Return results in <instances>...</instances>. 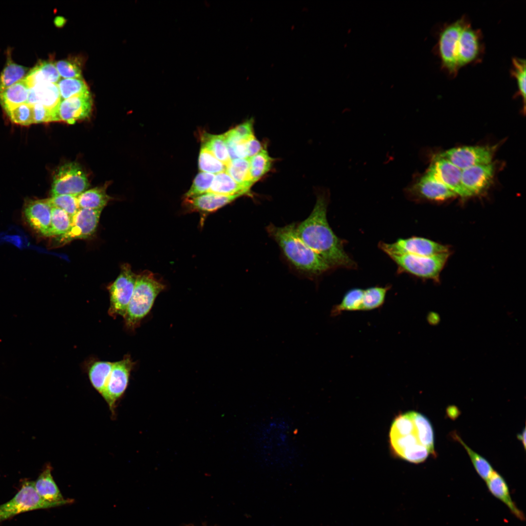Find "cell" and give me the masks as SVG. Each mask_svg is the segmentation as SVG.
Masks as SVG:
<instances>
[{
	"label": "cell",
	"mask_w": 526,
	"mask_h": 526,
	"mask_svg": "<svg viewBox=\"0 0 526 526\" xmlns=\"http://www.w3.org/2000/svg\"><path fill=\"white\" fill-rule=\"evenodd\" d=\"M241 196V195H224L207 192L195 197L185 198L184 204L189 210L206 215L217 210Z\"/></svg>",
	"instance_id": "44dd1931"
},
{
	"label": "cell",
	"mask_w": 526,
	"mask_h": 526,
	"mask_svg": "<svg viewBox=\"0 0 526 526\" xmlns=\"http://www.w3.org/2000/svg\"><path fill=\"white\" fill-rule=\"evenodd\" d=\"M364 290L353 288L349 290L343 297L341 302L333 306L331 310V316L336 317L345 311L361 310Z\"/></svg>",
	"instance_id": "1f68e13d"
},
{
	"label": "cell",
	"mask_w": 526,
	"mask_h": 526,
	"mask_svg": "<svg viewBox=\"0 0 526 526\" xmlns=\"http://www.w3.org/2000/svg\"><path fill=\"white\" fill-rule=\"evenodd\" d=\"M47 200L52 207L59 208L64 210L72 218L80 209L77 196L60 195L52 196Z\"/></svg>",
	"instance_id": "60d3db41"
},
{
	"label": "cell",
	"mask_w": 526,
	"mask_h": 526,
	"mask_svg": "<svg viewBox=\"0 0 526 526\" xmlns=\"http://www.w3.org/2000/svg\"><path fill=\"white\" fill-rule=\"evenodd\" d=\"M207 192L224 195L244 196L250 195V189L237 183L225 171L216 174Z\"/></svg>",
	"instance_id": "4316f807"
},
{
	"label": "cell",
	"mask_w": 526,
	"mask_h": 526,
	"mask_svg": "<svg viewBox=\"0 0 526 526\" xmlns=\"http://www.w3.org/2000/svg\"><path fill=\"white\" fill-rule=\"evenodd\" d=\"M61 99L57 84L42 83L29 88L27 103L32 105L40 104L51 110L56 121H58L56 111Z\"/></svg>",
	"instance_id": "603a6c76"
},
{
	"label": "cell",
	"mask_w": 526,
	"mask_h": 526,
	"mask_svg": "<svg viewBox=\"0 0 526 526\" xmlns=\"http://www.w3.org/2000/svg\"><path fill=\"white\" fill-rule=\"evenodd\" d=\"M55 65L60 76L63 78L82 77V66L78 58H68L57 61Z\"/></svg>",
	"instance_id": "b9f144b4"
},
{
	"label": "cell",
	"mask_w": 526,
	"mask_h": 526,
	"mask_svg": "<svg viewBox=\"0 0 526 526\" xmlns=\"http://www.w3.org/2000/svg\"><path fill=\"white\" fill-rule=\"evenodd\" d=\"M327 199L319 195L310 215L296 225L299 237L332 267L352 268L355 263L345 251L342 243L327 219Z\"/></svg>",
	"instance_id": "6da1fadb"
},
{
	"label": "cell",
	"mask_w": 526,
	"mask_h": 526,
	"mask_svg": "<svg viewBox=\"0 0 526 526\" xmlns=\"http://www.w3.org/2000/svg\"><path fill=\"white\" fill-rule=\"evenodd\" d=\"M137 275L127 263L122 265L119 275L108 287L110 294L109 315L115 318L125 316L131 299L136 280Z\"/></svg>",
	"instance_id": "ba28073f"
},
{
	"label": "cell",
	"mask_w": 526,
	"mask_h": 526,
	"mask_svg": "<svg viewBox=\"0 0 526 526\" xmlns=\"http://www.w3.org/2000/svg\"><path fill=\"white\" fill-rule=\"evenodd\" d=\"M296 227L295 223L281 227L270 225L267 230L285 257L298 270L309 275H319L330 269L324 261L299 237Z\"/></svg>",
	"instance_id": "3957f363"
},
{
	"label": "cell",
	"mask_w": 526,
	"mask_h": 526,
	"mask_svg": "<svg viewBox=\"0 0 526 526\" xmlns=\"http://www.w3.org/2000/svg\"><path fill=\"white\" fill-rule=\"evenodd\" d=\"M226 171L237 183L248 189L254 184L250 176L248 158L231 160Z\"/></svg>",
	"instance_id": "4dcf8cb0"
},
{
	"label": "cell",
	"mask_w": 526,
	"mask_h": 526,
	"mask_svg": "<svg viewBox=\"0 0 526 526\" xmlns=\"http://www.w3.org/2000/svg\"><path fill=\"white\" fill-rule=\"evenodd\" d=\"M273 161V159L264 149L254 156L249 158L250 176L253 183L258 181L270 170Z\"/></svg>",
	"instance_id": "836d02e7"
},
{
	"label": "cell",
	"mask_w": 526,
	"mask_h": 526,
	"mask_svg": "<svg viewBox=\"0 0 526 526\" xmlns=\"http://www.w3.org/2000/svg\"><path fill=\"white\" fill-rule=\"evenodd\" d=\"M494 172L492 163L469 167L462 170V184L470 196L479 194L490 185Z\"/></svg>",
	"instance_id": "d6986e66"
},
{
	"label": "cell",
	"mask_w": 526,
	"mask_h": 526,
	"mask_svg": "<svg viewBox=\"0 0 526 526\" xmlns=\"http://www.w3.org/2000/svg\"><path fill=\"white\" fill-rule=\"evenodd\" d=\"M213 174L201 172L195 177L190 189L185 194V198H192L206 193L213 182Z\"/></svg>",
	"instance_id": "7bdbcfd3"
},
{
	"label": "cell",
	"mask_w": 526,
	"mask_h": 526,
	"mask_svg": "<svg viewBox=\"0 0 526 526\" xmlns=\"http://www.w3.org/2000/svg\"><path fill=\"white\" fill-rule=\"evenodd\" d=\"M57 85L61 100L90 92L88 85L82 77L60 79Z\"/></svg>",
	"instance_id": "d590c367"
},
{
	"label": "cell",
	"mask_w": 526,
	"mask_h": 526,
	"mask_svg": "<svg viewBox=\"0 0 526 526\" xmlns=\"http://www.w3.org/2000/svg\"><path fill=\"white\" fill-rule=\"evenodd\" d=\"M426 173L462 197L470 196L461 182L462 170L450 161L435 156Z\"/></svg>",
	"instance_id": "2e32d148"
},
{
	"label": "cell",
	"mask_w": 526,
	"mask_h": 526,
	"mask_svg": "<svg viewBox=\"0 0 526 526\" xmlns=\"http://www.w3.org/2000/svg\"><path fill=\"white\" fill-rule=\"evenodd\" d=\"M52 207L47 199L30 200L24 205L23 213L28 224L42 235L50 237Z\"/></svg>",
	"instance_id": "ffe728a7"
},
{
	"label": "cell",
	"mask_w": 526,
	"mask_h": 526,
	"mask_svg": "<svg viewBox=\"0 0 526 526\" xmlns=\"http://www.w3.org/2000/svg\"><path fill=\"white\" fill-rule=\"evenodd\" d=\"M427 320L431 325H436L440 321V317L435 312H430L427 316Z\"/></svg>",
	"instance_id": "c3c4849f"
},
{
	"label": "cell",
	"mask_w": 526,
	"mask_h": 526,
	"mask_svg": "<svg viewBox=\"0 0 526 526\" xmlns=\"http://www.w3.org/2000/svg\"><path fill=\"white\" fill-rule=\"evenodd\" d=\"M102 210L80 208L72 217L69 231L59 236V243L63 244L74 240L91 237L96 230Z\"/></svg>",
	"instance_id": "9a60e30c"
},
{
	"label": "cell",
	"mask_w": 526,
	"mask_h": 526,
	"mask_svg": "<svg viewBox=\"0 0 526 526\" xmlns=\"http://www.w3.org/2000/svg\"><path fill=\"white\" fill-rule=\"evenodd\" d=\"M54 507L56 506L44 501L38 495L34 482L26 481L12 499L0 505V522L25 511Z\"/></svg>",
	"instance_id": "8fae6325"
},
{
	"label": "cell",
	"mask_w": 526,
	"mask_h": 526,
	"mask_svg": "<svg viewBox=\"0 0 526 526\" xmlns=\"http://www.w3.org/2000/svg\"><path fill=\"white\" fill-rule=\"evenodd\" d=\"M389 288V286H375L364 290L361 310L369 311L380 307Z\"/></svg>",
	"instance_id": "8d00e7d4"
},
{
	"label": "cell",
	"mask_w": 526,
	"mask_h": 526,
	"mask_svg": "<svg viewBox=\"0 0 526 526\" xmlns=\"http://www.w3.org/2000/svg\"><path fill=\"white\" fill-rule=\"evenodd\" d=\"M247 158L251 157L263 149L261 143L254 135L245 141Z\"/></svg>",
	"instance_id": "7dc6e473"
},
{
	"label": "cell",
	"mask_w": 526,
	"mask_h": 526,
	"mask_svg": "<svg viewBox=\"0 0 526 526\" xmlns=\"http://www.w3.org/2000/svg\"><path fill=\"white\" fill-rule=\"evenodd\" d=\"M202 147L207 149L226 167L231 159L224 134L214 135L204 132L201 136Z\"/></svg>",
	"instance_id": "f1b7e54d"
},
{
	"label": "cell",
	"mask_w": 526,
	"mask_h": 526,
	"mask_svg": "<svg viewBox=\"0 0 526 526\" xmlns=\"http://www.w3.org/2000/svg\"><path fill=\"white\" fill-rule=\"evenodd\" d=\"M199 168L202 172L213 174L225 171L226 169V167L222 162L204 147H202L200 151Z\"/></svg>",
	"instance_id": "ab89813d"
},
{
	"label": "cell",
	"mask_w": 526,
	"mask_h": 526,
	"mask_svg": "<svg viewBox=\"0 0 526 526\" xmlns=\"http://www.w3.org/2000/svg\"><path fill=\"white\" fill-rule=\"evenodd\" d=\"M89 187L88 178L80 165L75 162L67 163L59 168L54 176L51 195L78 196Z\"/></svg>",
	"instance_id": "9c48e42d"
},
{
	"label": "cell",
	"mask_w": 526,
	"mask_h": 526,
	"mask_svg": "<svg viewBox=\"0 0 526 526\" xmlns=\"http://www.w3.org/2000/svg\"><path fill=\"white\" fill-rule=\"evenodd\" d=\"M406 192L410 198L433 201L445 200L457 195L426 172L408 187Z\"/></svg>",
	"instance_id": "e0dca14e"
},
{
	"label": "cell",
	"mask_w": 526,
	"mask_h": 526,
	"mask_svg": "<svg viewBox=\"0 0 526 526\" xmlns=\"http://www.w3.org/2000/svg\"><path fill=\"white\" fill-rule=\"evenodd\" d=\"M447 413L449 416L450 417L452 418L453 417H455L456 416H457V413H458L459 412L458 411V410L456 409L455 407L451 406L448 408V409L447 410Z\"/></svg>",
	"instance_id": "681fc988"
},
{
	"label": "cell",
	"mask_w": 526,
	"mask_h": 526,
	"mask_svg": "<svg viewBox=\"0 0 526 526\" xmlns=\"http://www.w3.org/2000/svg\"><path fill=\"white\" fill-rule=\"evenodd\" d=\"M291 429L285 419L274 418L266 422L256 435L258 451L266 464H288L294 452Z\"/></svg>",
	"instance_id": "277c9868"
},
{
	"label": "cell",
	"mask_w": 526,
	"mask_h": 526,
	"mask_svg": "<svg viewBox=\"0 0 526 526\" xmlns=\"http://www.w3.org/2000/svg\"><path fill=\"white\" fill-rule=\"evenodd\" d=\"M35 489L44 501L56 507L71 504L74 500L65 499L55 483L51 472V467L47 466L34 482Z\"/></svg>",
	"instance_id": "7402d4cb"
},
{
	"label": "cell",
	"mask_w": 526,
	"mask_h": 526,
	"mask_svg": "<svg viewBox=\"0 0 526 526\" xmlns=\"http://www.w3.org/2000/svg\"><path fill=\"white\" fill-rule=\"evenodd\" d=\"M113 362L106 361H96L92 363L88 369L90 382L100 394L104 390L110 374Z\"/></svg>",
	"instance_id": "f546056e"
},
{
	"label": "cell",
	"mask_w": 526,
	"mask_h": 526,
	"mask_svg": "<svg viewBox=\"0 0 526 526\" xmlns=\"http://www.w3.org/2000/svg\"><path fill=\"white\" fill-rule=\"evenodd\" d=\"M380 248L388 256L410 254L432 256L449 252L447 246L431 240L418 237L399 239L393 243H380Z\"/></svg>",
	"instance_id": "4fadbf2b"
},
{
	"label": "cell",
	"mask_w": 526,
	"mask_h": 526,
	"mask_svg": "<svg viewBox=\"0 0 526 526\" xmlns=\"http://www.w3.org/2000/svg\"><path fill=\"white\" fill-rule=\"evenodd\" d=\"M24 79L31 88L35 85L42 83L57 84L60 80V76L55 65L51 60H42L38 62L27 74Z\"/></svg>",
	"instance_id": "d4e9b609"
},
{
	"label": "cell",
	"mask_w": 526,
	"mask_h": 526,
	"mask_svg": "<svg viewBox=\"0 0 526 526\" xmlns=\"http://www.w3.org/2000/svg\"><path fill=\"white\" fill-rule=\"evenodd\" d=\"M93 99L90 92L61 100L57 111L58 121L73 124L91 116Z\"/></svg>",
	"instance_id": "ac0fdd59"
},
{
	"label": "cell",
	"mask_w": 526,
	"mask_h": 526,
	"mask_svg": "<svg viewBox=\"0 0 526 526\" xmlns=\"http://www.w3.org/2000/svg\"><path fill=\"white\" fill-rule=\"evenodd\" d=\"M72 218L64 210L52 207L50 236H61L70 229Z\"/></svg>",
	"instance_id": "74e56055"
},
{
	"label": "cell",
	"mask_w": 526,
	"mask_h": 526,
	"mask_svg": "<svg viewBox=\"0 0 526 526\" xmlns=\"http://www.w3.org/2000/svg\"><path fill=\"white\" fill-rule=\"evenodd\" d=\"M10 55L0 75V93L22 79L28 70L27 68L13 62Z\"/></svg>",
	"instance_id": "d6a6232c"
},
{
	"label": "cell",
	"mask_w": 526,
	"mask_h": 526,
	"mask_svg": "<svg viewBox=\"0 0 526 526\" xmlns=\"http://www.w3.org/2000/svg\"><path fill=\"white\" fill-rule=\"evenodd\" d=\"M468 20L467 16L463 15L452 22L443 24L438 31L437 43L433 49L440 59L441 69L452 78L455 77L459 71L456 57V42Z\"/></svg>",
	"instance_id": "8992f818"
},
{
	"label": "cell",
	"mask_w": 526,
	"mask_h": 526,
	"mask_svg": "<svg viewBox=\"0 0 526 526\" xmlns=\"http://www.w3.org/2000/svg\"><path fill=\"white\" fill-rule=\"evenodd\" d=\"M134 365L128 355H125L121 360L113 362L106 386L101 394L113 412L116 401L123 394L128 386Z\"/></svg>",
	"instance_id": "5bb4252c"
},
{
	"label": "cell",
	"mask_w": 526,
	"mask_h": 526,
	"mask_svg": "<svg viewBox=\"0 0 526 526\" xmlns=\"http://www.w3.org/2000/svg\"><path fill=\"white\" fill-rule=\"evenodd\" d=\"M106 186L96 187L82 192L77 196L80 208L103 209L111 200L106 192Z\"/></svg>",
	"instance_id": "83f0119b"
},
{
	"label": "cell",
	"mask_w": 526,
	"mask_h": 526,
	"mask_svg": "<svg viewBox=\"0 0 526 526\" xmlns=\"http://www.w3.org/2000/svg\"><path fill=\"white\" fill-rule=\"evenodd\" d=\"M29 92L24 78L8 87L0 93V104L6 112L27 103Z\"/></svg>",
	"instance_id": "484cf974"
},
{
	"label": "cell",
	"mask_w": 526,
	"mask_h": 526,
	"mask_svg": "<svg viewBox=\"0 0 526 526\" xmlns=\"http://www.w3.org/2000/svg\"><path fill=\"white\" fill-rule=\"evenodd\" d=\"M389 256L403 271L424 279L438 280L449 252L432 256L393 254Z\"/></svg>",
	"instance_id": "52a82bcc"
},
{
	"label": "cell",
	"mask_w": 526,
	"mask_h": 526,
	"mask_svg": "<svg viewBox=\"0 0 526 526\" xmlns=\"http://www.w3.org/2000/svg\"><path fill=\"white\" fill-rule=\"evenodd\" d=\"M389 441L394 454L411 463H422L430 453L435 456L432 424L426 416L415 411L400 414L394 419Z\"/></svg>",
	"instance_id": "7a4b0ae2"
},
{
	"label": "cell",
	"mask_w": 526,
	"mask_h": 526,
	"mask_svg": "<svg viewBox=\"0 0 526 526\" xmlns=\"http://www.w3.org/2000/svg\"><path fill=\"white\" fill-rule=\"evenodd\" d=\"M33 124L56 121L54 113L40 104L32 105Z\"/></svg>",
	"instance_id": "f6af8a7d"
},
{
	"label": "cell",
	"mask_w": 526,
	"mask_h": 526,
	"mask_svg": "<svg viewBox=\"0 0 526 526\" xmlns=\"http://www.w3.org/2000/svg\"><path fill=\"white\" fill-rule=\"evenodd\" d=\"M10 120L13 123L22 126H28L33 124L32 105L24 103L6 112Z\"/></svg>",
	"instance_id": "ee69618b"
},
{
	"label": "cell",
	"mask_w": 526,
	"mask_h": 526,
	"mask_svg": "<svg viewBox=\"0 0 526 526\" xmlns=\"http://www.w3.org/2000/svg\"><path fill=\"white\" fill-rule=\"evenodd\" d=\"M518 439L521 441L523 443L524 448L526 449V429L524 428L522 433L517 435Z\"/></svg>",
	"instance_id": "f907efd6"
},
{
	"label": "cell",
	"mask_w": 526,
	"mask_h": 526,
	"mask_svg": "<svg viewBox=\"0 0 526 526\" xmlns=\"http://www.w3.org/2000/svg\"><path fill=\"white\" fill-rule=\"evenodd\" d=\"M486 481L487 487L490 493L504 503L511 512L517 518L522 520H524V515L513 501L508 487L504 478L494 470Z\"/></svg>",
	"instance_id": "cb8c5ba5"
},
{
	"label": "cell",
	"mask_w": 526,
	"mask_h": 526,
	"mask_svg": "<svg viewBox=\"0 0 526 526\" xmlns=\"http://www.w3.org/2000/svg\"><path fill=\"white\" fill-rule=\"evenodd\" d=\"M455 46L459 70L467 65L482 61L485 52L483 34L480 29L472 27L470 20L463 26Z\"/></svg>",
	"instance_id": "30bf717a"
},
{
	"label": "cell",
	"mask_w": 526,
	"mask_h": 526,
	"mask_svg": "<svg viewBox=\"0 0 526 526\" xmlns=\"http://www.w3.org/2000/svg\"><path fill=\"white\" fill-rule=\"evenodd\" d=\"M165 285L147 271L137 275L134 290L124 317L125 325L134 330L151 310L155 300Z\"/></svg>",
	"instance_id": "5b68a950"
},
{
	"label": "cell",
	"mask_w": 526,
	"mask_h": 526,
	"mask_svg": "<svg viewBox=\"0 0 526 526\" xmlns=\"http://www.w3.org/2000/svg\"><path fill=\"white\" fill-rule=\"evenodd\" d=\"M497 146H467L454 148L436 156L446 159L463 170L478 165L491 163Z\"/></svg>",
	"instance_id": "7c38bea8"
},
{
	"label": "cell",
	"mask_w": 526,
	"mask_h": 526,
	"mask_svg": "<svg viewBox=\"0 0 526 526\" xmlns=\"http://www.w3.org/2000/svg\"><path fill=\"white\" fill-rule=\"evenodd\" d=\"M512 66L510 69V75L515 78L517 86V91L514 96H520L524 102V110H525L526 102V67L525 59L514 57L512 58Z\"/></svg>",
	"instance_id": "f35d334b"
},
{
	"label": "cell",
	"mask_w": 526,
	"mask_h": 526,
	"mask_svg": "<svg viewBox=\"0 0 526 526\" xmlns=\"http://www.w3.org/2000/svg\"><path fill=\"white\" fill-rule=\"evenodd\" d=\"M235 133L244 141L254 135L253 120L250 119L232 129Z\"/></svg>",
	"instance_id": "bcb514c9"
},
{
	"label": "cell",
	"mask_w": 526,
	"mask_h": 526,
	"mask_svg": "<svg viewBox=\"0 0 526 526\" xmlns=\"http://www.w3.org/2000/svg\"><path fill=\"white\" fill-rule=\"evenodd\" d=\"M451 436L464 447L477 472L483 479L486 481L494 471L489 463L467 446L456 432H452Z\"/></svg>",
	"instance_id": "e575fe53"
}]
</instances>
